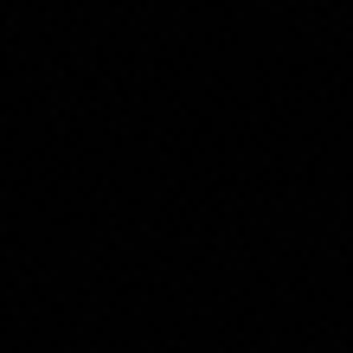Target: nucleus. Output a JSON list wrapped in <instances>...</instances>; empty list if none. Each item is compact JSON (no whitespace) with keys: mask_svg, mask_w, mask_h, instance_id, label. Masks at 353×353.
Here are the masks:
<instances>
[]
</instances>
